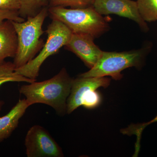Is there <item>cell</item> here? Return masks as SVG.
Segmentation results:
<instances>
[{
    "mask_svg": "<svg viewBox=\"0 0 157 157\" xmlns=\"http://www.w3.org/2000/svg\"><path fill=\"white\" fill-rule=\"evenodd\" d=\"M48 14V8H45L23 22L12 21L17 38V52L13 62L15 69L27 63L42 49L45 44L41 39L45 32L42 25Z\"/></svg>",
    "mask_w": 157,
    "mask_h": 157,
    "instance_id": "obj_2",
    "label": "cell"
},
{
    "mask_svg": "<svg viewBox=\"0 0 157 157\" xmlns=\"http://www.w3.org/2000/svg\"><path fill=\"white\" fill-rule=\"evenodd\" d=\"M141 17L146 22L157 21V0H137Z\"/></svg>",
    "mask_w": 157,
    "mask_h": 157,
    "instance_id": "obj_15",
    "label": "cell"
},
{
    "mask_svg": "<svg viewBox=\"0 0 157 157\" xmlns=\"http://www.w3.org/2000/svg\"><path fill=\"white\" fill-rule=\"evenodd\" d=\"M155 122H157V115L152 120L147 122L131 124L127 128L121 130V132L123 135L128 136L135 135L136 136V141L135 144V152L134 154L135 155L137 156L139 154L140 148L141 135L144 130L147 126Z\"/></svg>",
    "mask_w": 157,
    "mask_h": 157,
    "instance_id": "obj_14",
    "label": "cell"
},
{
    "mask_svg": "<svg viewBox=\"0 0 157 157\" xmlns=\"http://www.w3.org/2000/svg\"><path fill=\"white\" fill-rule=\"evenodd\" d=\"M73 79L63 68L50 79L23 85L19 91L25 96L29 106L36 104H46L59 115H64L67 113V101Z\"/></svg>",
    "mask_w": 157,
    "mask_h": 157,
    "instance_id": "obj_1",
    "label": "cell"
},
{
    "mask_svg": "<svg viewBox=\"0 0 157 157\" xmlns=\"http://www.w3.org/2000/svg\"><path fill=\"white\" fill-rule=\"evenodd\" d=\"M25 144L28 157H63L62 148L43 127L35 125L29 129Z\"/></svg>",
    "mask_w": 157,
    "mask_h": 157,
    "instance_id": "obj_6",
    "label": "cell"
},
{
    "mask_svg": "<svg viewBox=\"0 0 157 157\" xmlns=\"http://www.w3.org/2000/svg\"><path fill=\"white\" fill-rule=\"evenodd\" d=\"M94 38L89 34L73 33L70 41L65 46L90 69L96 65L103 52L95 44Z\"/></svg>",
    "mask_w": 157,
    "mask_h": 157,
    "instance_id": "obj_8",
    "label": "cell"
},
{
    "mask_svg": "<svg viewBox=\"0 0 157 157\" xmlns=\"http://www.w3.org/2000/svg\"><path fill=\"white\" fill-rule=\"evenodd\" d=\"M94 0H50L48 7H70L73 9L84 8L92 6Z\"/></svg>",
    "mask_w": 157,
    "mask_h": 157,
    "instance_id": "obj_17",
    "label": "cell"
},
{
    "mask_svg": "<svg viewBox=\"0 0 157 157\" xmlns=\"http://www.w3.org/2000/svg\"><path fill=\"white\" fill-rule=\"evenodd\" d=\"M93 7L101 15L114 14L137 23L143 32H148L146 21L139 13L136 1L133 0H94Z\"/></svg>",
    "mask_w": 157,
    "mask_h": 157,
    "instance_id": "obj_7",
    "label": "cell"
},
{
    "mask_svg": "<svg viewBox=\"0 0 157 157\" xmlns=\"http://www.w3.org/2000/svg\"><path fill=\"white\" fill-rule=\"evenodd\" d=\"M111 79L106 77H82L78 76L73 79L71 92L67 101V113L70 114L81 106L82 95L91 90L99 88H107L109 85Z\"/></svg>",
    "mask_w": 157,
    "mask_h": 157,
    "instance_id": "obj_9",
    "label": "cell"
},
{
    "mask_svg": "<svg viewBox=\"0 0 157 157\" xmlns=\"http://www.w3.org/2000/svg\"><path fill=\"white\" fill-rule=\"evenodd\" d=\"M15 69L14 64L11 62H4L0 64V86L3 83L9 82H23L30 83L36 80V79H31L17 74L15 72ZM3 104V102L0 101V109Z\"/></svg>",
    "mask_w": 157,
    "mask_h": 157,
    "instance_id": "obj_12",
    "label": "cell"
},
{
    "mask_svg": "<svg viewBox=\"0 0 157 157\" xmlns=\"http://www.w3.org/2000/svg\"><path fill=\"white\" fill-rule=\"evenodd\" d=\"M147 49L124 52H107L103 53L96 65L89 71L78 76L82 77H106L109 76L114 80L122 78L121 72L128 68L135 67L140 68L143 65Z\"/></svg>",
    "mask_w": 157,
    "mask_h": 157,
    "instance_id": "obj_4",
    "label": "cell"
},
{
    "mask_svg": "<svg viewBox=\"0 0 157 157\" xmlns=\"http://www.w3.org/2000/svg\"><path fill=\"white\" fill-rule=\"evenodd\" d=\"M49 1L50 0H19V15L24 19L34 17L44 8H48Z\"/></svg>",
    "mask_w": 157,
    "mask_h": 157,
    "instance_id": "obj_13",
    "label": "cell"
},
{
    "mask_svg": "<svg viewBox=\"0 0 157 157\" xmlns=\"http://www.w3.org/2000/svg\"><path fill=\"white\" fill-rule=\"evenodd\" d=\"M19 0H0V9L18 11Z\"/></svg>",
    "mask_w": 157,
    "mask_h": 157,
    "instance_id": "obj_19",
    "label": "cell"
},
{
    "mask_svg": "<svg viewBox=\"0 0 157 157\" xmlns=\"http://www.w3.org/2000/svg\"><path fill=\"white\" fill-rule=\"evenodd\" d=\"M47 39L39 55L25 65L15 69L16 73L26 78L36 79L40 67L46 59L66 46L72 36V31L63 23L52 19L46 31Z\"/></svg>",
    "mask_w": 157,
    "mask_h": 157,
    "instance_id": "obj_5",
    "label": "cell"
},
{
    "mask_svg": "<svg viewBox=\"0 0 157 157\" xmlns=\"http://www.w3.org/2000/svg\"><path fill=\"white\" fill-rule=\"evenodd\" d=\"M17 48V38L12 21H0V64L7 58H14Z\"/></svg>",
    "mask_w": 157,
    "mask_h": 157,
    "instance_id": "obj_10",
    "label": "cell"
},
{
    "mask_svg": "<svg viewBox=\"0 0 157 157\" xmlns=\"http://www.w3.org/2000/svg\"><path fill=\"white\" fill-rule=\"evenodd\" d=\"M48 12L52 19L59 21L75 33L89 34L98 38L109 29L108 23L92 6L76 9L48 7Z\"/></svg>",
    "mask_w": 157,
    "mask_h": 157,
    "instance_id": "obj_3",
    "label": "cell"
},
{
    "mask_svg": "<svg viewBox=\"0 0 157 157\" xmlns=\"http://www.w3.org/2000/svg\"><path fill=\"white\" fill-rule=\"evenodd\" d=\"M29 107L25 99L19 100L7 114L0 117V142L8 138L17 128Z\"/></svg>",
    "mask_w": 157,
    "mask_h": 157,
    "instance_id": "obj_11",
    "label": "cell"
},
{
    "mask_svg": "<svg viewBox=\"0 0 157 157\" xmlns=\"http://www.w3.org/2000/svg\"><path fill=\"white\" fill-rule=\"evenodd\" d=\"M101 100V94L97 91V90H90L82 96L81 106L87 109H94L100 105Z\"/></svg>",
    "mask_w": 157,
    "mask_h": 157,
    "instance_id": "obj_16",
    "label": "cell"
},
{
    "mask_svg": "<svg viewBox=\"0 0 157 157\" xmlns=\"http://www.w3.org/2000/svg\"><path fill=\"white\" fill-rule=\"evenodd\" d=\"M6 20L17 22H23L25 21V19L20 16L18 11L0 9V21Z\"/></svg>",
    "mask_w": 157,
    "mask_h": 157,
    "instance_id": "obj_18",
    "label": "cell"
}]
</instances>
